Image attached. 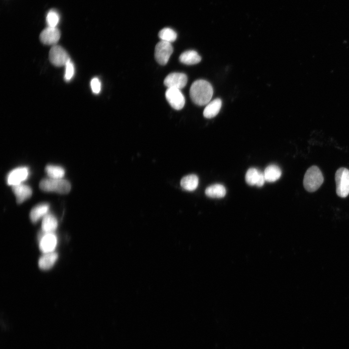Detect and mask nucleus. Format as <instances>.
Returning <instances> with one entry per match:
<instances>
[{
	"label": "nucleus",
	"mask_w": 349,
	"mask_h": 349,
	"mask_svg": "<svg viewBox=\"0 0 349 349\" xmlns=\"http://www.w3.org/2000/svg\"><path fill=\"white\" fill-rule=\"evenodd\" d=\"M213 93V88L210 83L204 79L194 81L190 90L191 99L199 106L207 104L212 97Z\"/></svg>",
	"instance_id": "1"
},
{
	"label": "nucleus",
	"mask_w": 349,
	"mask_h": 349,
	"mask_svg": "<svg viewBox=\"0 0 349 349\" xmlns=\"http://www.w3.org/2000/svg\"><path fill=\"white\" fill-rule=\"evenodd\" d=\"M40 188L47 192H56L65 194L69 192L71 185L68 181L63 178H48L42 179L39 184Z\"/></svg>",
	"instance_id": "2"
},
{
	"label": "nucleus",
	"mask_w": 349,
	"mask_h": 349,
	"mask_svg": "<svg viewBox=\"0 0 349 349\" xmlns=\"http://www.w3.org/2000/svg\"><path fill=\"white\" fill-rule=\"evenodd\" d=\"M322 174L316 166H312L306 171L304 178L303 186L306 190L313 192L317 190L323 183Z\"/></svg>",
	"instance_id": "3"
},
{
	"label": "nucleus",
	"mask_w": 349,
	"mask_h": 349,
	"mask_svg": "<svg viewBox=\"0 0 349 349\" xmlns=\"http://www.w3.org/2000/svg\"><path fill=\"white\" fill-rule=\"evenodd\" d=\"M336 191L341 197H346L349 194V170L342 167L338 169L335 175Z\"/></svg>",
	"instance_id": "4"
},
{
	"label": "nucleus",
	"mask_w": 349,
	"mask_h": 349,
	"mask_svg": "<svg viewBox=\"0 0 349 349\" xmlns=\"http://www.w3.org/2000/svg\"><path fill=\"white\" fill-rule=\"evenodd\" d=\"M173 52L171 43L161 40L158 42L155 48V58L161 65H165Z\"/></svg>",
	"instance_id": "5"
},
{
	"label": "nucleus",
	"mask_w": 349,
	"mask_h": 349,
	"mask_svg": "<svg viewBox=\"0 0 349 349\" xmlns=\"http://www.w3.org/2000/svg\"><path fill=\"white\" fill-rule=\"evenodd\" d=\"M49 60L53 65L60 67L65 66L71 59L68 53L63 47L56 45L53 46L49 50Z\"/></svg>",
	"instance_id": "6"
},
{
	"label": "nucleus",
	"mask_w": 349,
	"mask_h": 349,
	"mask_svg": "<svg viewBox=\"0 0 349 349\" xmlns=\"http://www.w3.org/2000/svg\"><path fill=\"white\" fill-rule=\"evenodd\" d=\"M166 98L174 109L180 110L185 105V99L180 90L176 88H167L165 92Z\"/></svg>",
	"instance_id": "7"
},
{
	"label": "nucleus",
	"mask_w": 349,
	"mask_h": 349,
	"mask_svg": "<svg viewBox=\"0 0 349 349\" xmlns=\"http://www.w3.org/2000/svg\"><path fill=\"white\" fill-rule=\"evenodd\" d=\"M187 76L182 73L174 72L169 74L164 80V84L168 88L181 89L187 84Z\"/></svg>",
	"instance_id": "8"
},
{
	"label": "nucleus",
	"mask_w": 349,
	"mask_h": 349,
	"mask_svg": "<svg viewBox=\"0 0 349 349\" xmlns=\"http://www.w3.org/2000/svg\"><path fill=\"white\" fill-rule=\"evenodd\" d=\"M29 174V169L26 167H20L10 171L6 177L7 183L12 186L21 184Z\"/></svg>",
	"instance_id": "9"
},
{
	"label": "nucleus",
	"mask_w": 349,
	"mask_h": 349,
	"mask_svg": "<svg viewBox=\"0 0 349 349\" xmlns=\"http://www.w3.org/2000/svg\"><path fill=\"white\" fill-rule=\"evenodd\" d=\"M61 37L60 30L57 27H48L41 32L39 38L45 45H56Z\"/></svg>",
	"instance_id": "10"
},
{
	"label": "nucleus",
	"mask_w": 349,
	"mask_h": 349,
	"mask_svg": "<svg viewBox=\"0 0 349 349\" xmlns=\"http://www.w3.org/2000/svg\"><path fill=\"white\" fill-rule=\"evenodd\" d=\"M56 236L52 233H46L42 238L39 248L45 253L52 252L57 245Z\"/></svg>",
	"instance_id": "11"
},
{
	"label": "nucleus",
	"mask_w": 349,
	"mask_h": 349,
	"mask_svg": "<svg viewBox=\"0 0 349 349\" xmlns=\"http://www.w3.org/2000/svg\"><path fill=\"white\" fill-rule=\"evenodd\" d=\"M12 190L18 204L23 203L29 199L32 194V189L29 186L22 183L13 186Z\"/></svg>",
	"instance_id": "12"
},
{
	"label": "nucleus",
	"mask_w": 349,
	"mask_h": 349,
	"mask_svg": "<svg viewBox=\"0 0 349 349\" xmlns=\"http://www.w3.org/2000/svg\"><path fill=\"white\" fill-rule=\"evenodd\" d=\"M222 104V102L220 98H216L209 102L204 110V116L206 118H212L216 116L221 110Z\"/></svg>",
	"instance_id": "13"
},
{
	"label": "nucleus",
	"mask_w": 349,
	"mask_h": 349,
	"mask_svg": "<svg viewBox=\"0 0 349 349\" xmlns=\"http://www.w3.org/2000/svg\"><path fill=\"white\" fill-rule=\"evenodd\" d=\"M179 60L184 64L192 65L199 63L201 57L196 51L190 50L183 52L180 55Z\"/></svg>",
	"instance_id": "14"
},
{
	"label": "nucleus",
	"mask_w": 349,
	"mask_h": 349,
	"mask_svg": "<svg viewBox=\"0 0 349 349\" xmlns=\"http://www.w3.org/2000/svg\"><path fill=\"white\" fill-rule=\"evenodd\" d=\"M49 205L46 203H42L35 206L31 211L30 217L33 222H37L41 217L48 214Z\"/></svg>",
	"instance_id": "15"
},
{
	"label": "nucleus",
	"mask_w": 349,
	"mask_h": 349,
	"mask_svg": "<svg viewBox=\"0 0 349 349\" xmlns=\"http://www.w3.org/2000/svg\"><path fill=\"white\" fill-rule=\"evenodd\" d=\"M264 174L266 181L273 182L280 178L282 174V171L277 165L270 164L266 168Z\"/></svg>",
	"instance_id": "16"
},
{
	"label": "nucleus",
	"mask_w": 349,
	"mask_h": 349,
	"mask_svg": "<svg viewBox=\"0 0 349 349\" xmlns=\"http://www.w3.org/2000/svg\"><path fill=\"white\" fill-rule=\"evenodd\" d=\"M205 194L207 196L210 198H221L225 195L226 189L222 184H215L206 188Z\"/></svg>",
	"instance_id": "17"
},
{
	"label": "nucleus",
	"mask_w": 349,
	"mask_h": 349,
	"mask_svg": "<svg viewBox=\"0 0 349 349\" xmlns=\"http://www.w3.org/2000/svg\"><path fill=\"white\" fill-rule=\"evenodd\" d=\"M58 226L56 217L51 214H46L42 222V229L46 233H52Z\"/></svg>",
	"instance_id": "18"
},
{
	"label": "nucleus",
	"mask_w": 349,
	"mask_h": 349,
	"mask_svg": "<svg viewBox=\"0 0 349 349\" xmlns=\"http://www.w3.org/2000/svg\"><path fill=\"white\" fill-rule=\"evenodd\" d=\"M198 183V176L195 174H191L183 177L180 181V185L185 190L192 191L197 188Z\"/></svg>",
	"instance_id": "19"
},
{
	"label": "nucleus",
	"mask_w": 349,
	"mask_h": 349,
	"mask_svg": "<svg viewBox=\"0 0 349 349\" xmlns=\"http://www.w3.org/2000/svg\"><path fill=\"white\" fill-rule=\"evenodd\" d=\"M58 258L56 253L50 252L46 253L39 260V266L42 270H48L54 264Z\"/></svg>",
	"instance_id": "20"
},
{
	"label": "nucleus",
	"mask_w": 349,
	"mask_h": 349,
	"mask_svg": "<svg viewBox=\"0 0 349 349\" xmlns=\"http://www.w3.org/2000/svg\"><path fill=\"white\" fill-rule=\"evenodd\" d=\"M45 172L50 178H63L65 172L64 170L59 166L48 165L45 168Z\"/></svg>",
	"instance_id": "21"
},
{
	"label": "nucleus",
	"mask_w": 349,
	"mask_h": 349,
	"mask_svg": "<svg viewBox=\"0 0 349 349\" xmlns=\"http://www.w3.org/2000/svg\"><path fill=\"white\" fill-rule=\"evenodd\" d=\"M260 171L255 168H249L245 174V181L246 183L251 186L256 185L259 177Z\"/></svg>",
	"instance_id": "22"
},
{
	"label": "nucleus",
	"mask_w": 349,
	"mask_h": 349,
	"mask_svg": "<svg viewBox=\"0 0 349 349\" xmlns=\"http://www.w3.org/2000/svg\"><path fill=\"white\" fill-rule=\"evenodd\" d=\"M159 36L161 40L171 43L176 40L177 34L172 29L165 28L159 31Z\"/></svg>",
	"instance_id": "23"
},
{
	"label": "nucleus",
	"mask_w": 349,
	"mask_h": 349,
	"mask_svg": "<svg viewBox=\"0 0 349 349\" xmlns=\"http://www.w3.org/2000/svg\"><path fill=\"white\" fill-rule=\"evenodd\" d=\"M59 20V15L56 11L51 10L48 13L46 16V22L48 27H56Z\"/></svg>",
	"instance_id": "24"
},
{
	"label": "nucleus",
	"mask_w": 349,
	"mask_h": 349,
	"mask_svg": "<svg viewBox=\"0 0 349 349\" xmlns=\"http://www.w3.org/2000/svg\"><path fill=\"white\" fill-rule=\"evenodd\" d=\"M64 80L69 81L73 78L75 74V67L71 60H69L65 65Z\"/></svg>",
	"instance_id": "25"
},
{
	"label": "nucleus",
	"mask_w": 349,
	"mask_h": 349,
	"mask_svg": "<svg viewBox=\"0 0 349 349\" xmlns=\"http://www.w3.org/2000/svg\"><path fill=\"white\" fill-rule=\"evenodd\" d=\"M91 87L92 92L95 94H98L101 90V82L97 78H93L91 81Z\"/></svg>",
	"instance_id": "26"
},
{
	"label": "nucleus",
	"mask_w": 349,
	"mask_h": 349,
	"mask_svg": "<svg viewBox=\"0 0 349 349\" xmlns=\"http://www.w3.org/2000/svg\"><path fill=\"white\" fill-rule=\"evenodd\" d=\"M266 181L264 173L260 171V175L256 186L258 187H262Z\"/></svg>",
	"instance_id": "27"
}]
</instances>
